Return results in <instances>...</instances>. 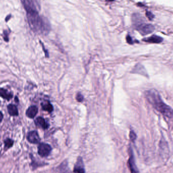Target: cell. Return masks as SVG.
Here are the masks:
<instances>
[{
    "mask_svg": "<svg viewBox=\"0 0 173 173\" xmlns=\"http://www.w3.org/2000/svg\"><path fill=\"white\" fill-rule=\"evenodd\" d=\"M27 17L30 28L35 33L42 35L49 33L51 27L47 18L39 13H27Z\"/></svg>",
    "mask_w": 173,
    "mask_h": 173,
    "instance_id": "obj_2",
    "label": "cell"
},
{
    "mask_svg": "<svg viewBox=\"0 0 173 173\" xmlns=\"http://www.w3.org/2000/svg\"><path fill=\"white\" fill-rule=\"evenodd\" d=\"M146 15L147 17L148 18L149 20H150V21H152V20H153V19H154V16L153 14L149 11L146 12Z\"/></svg>",
    "mask_w": 173,
    "mask_h": 173,
    "instance_id": "obj_20",
    "label": "cell"
},
{
    "mask_svg": "<svg viewBox=\"0 0 173 173\" xmlns=\"http://www.w3.org/2000/svg\"><path fill=\"white\" fill-rule=\"evenodd\" d=\"M7 110L10 116L16 117L19 115L18 108L14 104H9L7 106Z\"/></svg>",
    "mask_w": 173,
    "mask_h": 173,
    "instance_id": "obj_15",
    "label": "cell"
},
{
    "mask_svg": "<svg viewBox=\"0 0 173 173\" xmlns=\"http://www.w3.org/2000/svg\"><path fill=\"white\" fill-rule=\"evenodd\" d=\"M76 100H78L79 102H82V100H83V96H82V95L81 94V93H78L76 95Z\"/></svg>",
    "mask_w": 173,
    "mask_h": 173,
    "instance_id": "obj_22",
    "label": "cell"
},
{
    "mask_svg": "<svg viewBox=\"0 0 173 173\" xmlns=\"http://www.w3.org/2000/svg\"><path fill=\"white\" fill-rule=\"evenodd\" d=\"M127 41L128 43L130 44H132L133 43V42L132 41V38L130 36H128L127 37Z\"/></svg>",
    "mask_w": 173,
    "mask_h": 173,
    "instance_id": "obj_23",
    "label": "cell"
},
{
    "mask_svg": "<svg viewBox=\"0 0 173 173\" xmlns=\"http://www.w3.org/2000/svg\"><path fill=\"white\" fill-rule=\"evenodd\" d=\"M4 115L3 114L1 111H0V123L2 122V120H3Z\"/></svg>",
    "mask_w": 173,
    "mask_h": 173,
    "instance_id": "obj_24",
    "label": "cell"
},
{
    "mask_svg": "<svg viewBox=\"0 0 173 173\" xmlns=\"http://www.w3.org/2000/svg\"><path fill=\"white\" fill-rule=\"evenodd\" d=\"M134 71H136V73L140 74H142V75H144V76L148 77V74H147L145 68L143 66H142V65H140L139 64L137 65V66H136L135 69Z\"/></svg>",
    "mask_w": 173,
    "mask_h": 173,
    "instance_id": "obj_17",
    "label": "cell"
},
{
    "mask_svg": "<svg viewBox=\"0 0 173 173\" xmlns=\"http://www.w3.org/2000/svg\"><path fill=\"white\" fill-rule=\"evenodd\" d=\"M0 97L7 101H10L13 97V94L8 90L0 88Z\"/></svg>",
    "mask_w": 173,
    "mask_h": 173,
    "instance_id": "obj_12",
    "label": "cell"
},
{
    "mask_svg": "<svg viewBox=\"0 0 173 173\" xmlns=\"http://www.w3.org/2000/svg\"><path fill=\"white\" fill-rule=\"evenodd\" d=\"M130 140L132 141V142H134L135 141L136 139L137 138V135L134 132V131L131 130L130 132Z\"/></svg>",
    "mask_w": 173,
    "mask_h": 173,
    "instance_id": "obj_19",
    "label": "cell"
},
{
    "mask_svg": "<svg viewBox=\"0 0 173 173\" xmlns=\"http://www.w3.org/2000/svg\"><path fill=\"white\" fill-rule=\"evenodd\" d=\"M4 34V39L5 40V41L8 42L9 41V33L8 30H4L3 31Z\"/></svg>",
    "mask_w": 173,
    "mask_h": 173,
    "instance_id": "obj_21",
    "label": "cell"
},
{
    "mask_svg": "<svg viewBox=\"0 0 173 173\" xmlns=\"http://www.w3.org/2000/svg\"><path fill=\"white\" fill-rule=\"evenodd\" d=\"M143 41L147 43L153 44H160L163 41V38L156 35H152L151 36L143 39Z\"/></svg>",
    "mask_w": 173,
    "mask_h": 173,
    "instance_id": "obj_10",
    "label": "cell"
},
{
    "mask_svg": "<svg viewBox=\"0 0 173 173\" xmlns=\"http://www.w3.org/2000/svg\"><path fill=\"white\" fill-rule=\"evenodd\" d=\"M74 173H85V169L83 160L82 157H78L74 168Z\"/></svg>",
    "mask_w": 173,
    "mask_h": 173,
    "instance_id": "obj_8",
    "label": "cell"
},
{
    "mask_svg": "<svg viewBox=\"0 0 173 173\" xmlns=\"http://www.w3.org/2000/svg\"><path fill=\"white\" fill-rule=\"evenodd\" d=\"M145 98L153 108L166 117L173 119V109L163 102L158 91L154 89L145 92Z\"/></svg>",
    "mask_w": 173,
    "mask_h": 173,
    "instance_id": "obj_1",
    "label": "cell"
},
{
    "mask_svg": "<svg viewBox=\"0 0 173 173\" xmlns=\"http://www.w3.org/2000/svg\"><path fill=\"white\" fill-rule=\"evenodd\" d=\"M160 154L164 159L168 158L169 155V150L168 144L163 139H162L160 141Z\"/></svg>",
    "mask_w": 173,
    "mask_h": 173,
    "instance_id": "obj_7",
    "label": "cell"
},
{
    "mask_svg": "<svg viewBox=\"0 0 173 173\" xmlns=\"http://www.w3.org/2000/svg\"><path fill=\"white\" fill-rule=\"evenodd\" d=\"M43 110L49 112H51L53 111V106L48 101L43 102L41 104Z\"/></svg>",
    "mask_w": 173,
    "mask_h": 173,
    "instance_id": "obj_16",
    "label": "cell"
},
{
    "mask_svg": "<svg viewBox=\"0 0 173 173\" xmlns=\"http://www.w3.org/2000/svg\"><path fill=\"white\" fill-rule=\"evenodd\" d=\"M27 139L28 142L33 144L39 143L41 140L38 133L36 131H32L29 132L27 135Z\"/></svg>",
    "mask_w": 173,
    "mask_h": 173,
    "instance_id": "obj_9",
    "label": "cell"
},
{
    "mask_svg": "<svg viewBox=\"0 0 173 173\" xmlns=\"http://www.w3.org/2000/svg\"><path fill=\"white\" fill-rule=\"evenodd\" d=\"M11 17V15H8V16H7V17L5 19V20H6V22H7L8 21L9 19H10V18Z\"/></svg>",
    "mask_w": 173,
    "mask_h": 173,
    "instance_id": "obj_25",
    "label": "cell"
},
{
    "mask_svg": "<svg viewBox=\"0 0 173 173\" xmlns=\"http://www.w3.org/2000/svg\"><path fill=\"white\" fill-rule=\"evenodd\" d=\"M135 26L136 30L143 36L152 33L155 29L153 25L148 23H143V22Z\"/></svg>",
    "mask_w": 173,
    "mask_h": 173,
    "instance_id": "obj_4",
    "label": "cell"
},
{
    "mask_svg": "<svg viewBox=\"0 0 173 173\" xmlns=\"http://www.w3.org/2000/svg\"><path fill=\"white\" fill-rule=\"evenodd\" d=\"M35 125L38 127L41 128L43 129H47L49 127V125L42 117H39L36 118L35 120Z\"/></svg>",
    "mask_w": 173,
    "mask_h": 173,
    "instance_id": "obj_13",
    "label": "cell"
},
{
    "mask_svg": "<svg viewBox=\"0 0 173 173\" xmlns=\"http://www.w3.org/2000/svg\"><path fill=\"white\" fill-rule=\"evenodd\" d=\"M52 148L48 144L42 143L38 146V153L41 157H47L50 155Z\"/></svg>",
    "mask_w": 173,
    "mask_h": 173,
    "instance_id": "obj_6",
    "label": "cell"
},
{
    "mask_svg": "<svg viewBox=\"0 0 173 173\" xmlns=\"http://www.w3.org/2000/svg\"><path fill=\"white\" fill-rule=\"evenodd\" d=\"M15 101L17 103H18L19 102V99H18L17 96H15Z\"/></svg>",
    "mask_w": 173,
    "mask_h": 173,
    "instance_id": "obj_26",
    "label": "cell"
},
{
    "mask_svg": "<svg viewBox=\"0 0 173 173\" xmlns=\"http://www.w3.org/2000/svg\"><path fill=\"white\" fill-rule=\"evenodd\" d=\"M129 158L128 160V166L131 173H138V169L136 165L134 155V152L131 147L129 149Z\"/></svg>",
    "mask_w": 173,
    "mask_h": 173,
    "instance_id": "obj_5",
    "label": "cell"
},
{
    "mask_svg": "<svg viewBox=\"0 0 173 173\" xmlns=\"http://www.w3.org/2000/svg\"><path fill=\"white\" fill-rule=\"evenodd\" d=\"M57 173H72L69 169L68 162L65 160L60 163L57 169Z\"/></svg>",
    "mask_w": 173,
    "mask_h": 173,
    "instance_id": "obj_11",
    "label": "cell"
},
{
    "mask_svg": "<svg viewBox=\"0 0 173 173\" xmlns=\"http://www.w3.org/2000/svg\"><path fill=\"white\" fill-rule=\"evenodd\" d=\"M5 147L6 148L8 149L11 147L14 144L13 140L10 138H7L4 141Z\"/></svg>",
    "mask_w": 173,
    "mask_h": 173,
    "instance_id": "obj_18",
    "label": "cell"
},
{
    "mask_svg": "<svg viewBox=\"0 0 173 173\" xmlns=\"http://www.w3.org/2000/svg\"><path fill=\"white\" fill-rule=\"evenodd\" d=\"M38 112V108L36 106H31L28 107L26 111V115L30 119H33Z\"/></svg>",
    "mask_w": 173,
    "mask_h": 173,
    "instance_id": "obj_14",
    "label": "cell"
},
{
    "mask_svg": "<svg viewBox=\"0 0 173 173\" xmlns=\"http://www.w3.org/2000/svg\"><path fill=\"white\" fill-rule=\"evenodd\" d=\"M27 13H39L41 9L40 0H20Z\"/></svg>",
    "mask_w": 173,
    "mask_h": 173,
    "instance_id": "obj_3",
    "label": "cell"
}]
</instances>
